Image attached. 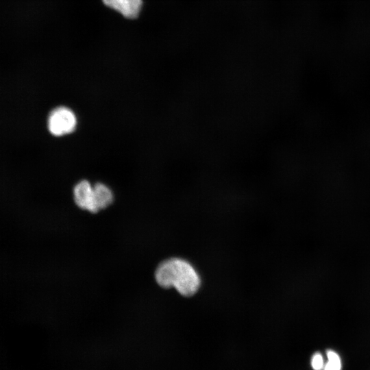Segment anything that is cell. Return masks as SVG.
<instances>
[{
  "label": "cell",
  "mask_w": 370,
  "mask_h": 370,
  "mask_svg": "<svg viewBox=\"0 0 370 370\" xmlns=\"http://www.w3.org/2000/svg\"><path fill=\"white\" fill-rule=\"evenodd\" d=\"M157 283L164 288L173 287L180 295H195L201 285L200 277L188 261L171 258L161 262L155 273Z\"/></svg>",
  "instance_id": "6da1fadb"
},
{
  "label": "cell",
  "mask_w": 370,
  "mask_h": 370,
  "mask_svg": "<svg viewBox=\"0 0 370 370\" xmlns=\"http://www.w3.org/2000/svg\"><path fill=\"white\" fill-rule=\"evenodd\" d=\"M77 125V118L69 108L60 106L53 110L48 117L49 132L55 136H62L73 132Z\"/></svg>",
  "instance_id": "7a4b0ae2"
},
{
  "label": "cell",
  "mask_w": 370,
  "mask_h": 370,
  "mask_svg": "<svg viewBox=\"0 0 370 370\" xmlns=\"http://www.w3.org/2000/svg\"><path fill=\"white\" fill-rule=\"evenodd\" d=\"M74 201L83 210L95 213L93 186L87 180L78 182L73 189Z\"/></svg>",
  "instance_id": "3957f363"
},
{
  "label": "cell",
  "mask_w": 370,
  "mask_h": 370,
  "mask_svg": "<svg viewBox=\"0 0 370 370\" xmlns=\"http://www.w3.org/2000/svg\"><path fill=\"white\" fill-rule=\"evenodd\" d=\"M110 8L128 18H136L142 7V0H102Z\"/></svg>",
  "instance_id": "277c9868"
},
{
  "label": "cell",
  "mask_w": 370,
  "mask_h": 370,
  "mask_svg": "<svg viewBox=\"0 0 370 370\" xmlns=\"http://www.w3.org/2000/svg\"><path fill=\"white\" fill-rule=\"evenodd\" d=\"M94 204L96 212L106 208L113 201L112 191L106 185L97 183L93 186Z\"/></svg>",
  "instance_id": "5b68a950"
},
{
  "label": "cell",
  "mask_w": 370,
  "mask_h": 370,
  "mask_svg": "<svg viewBox=\"0 0 370 370\" xmlns=\"http://www.w3.org/2000/svg\"><path fill=\"white\" fill-rule=\"evenodd\" d=\"M328 360L323 370H341L342 364L339 355L332 349L326 352Z\"/></svg>",
  "instance_id": "8992f818"
},
{
  "label": "cell",
  "mask_w": 370,
  "mask_h": 370,
  "mask_svg": "<svg viewBox=\"0 0 370 370\" xmlns=\"http://www.w3.org/2000/svg\"><path fill=\"white\" fill-rule=\"evenodd\" d=\"M323 356L319 352L314 353L311 358V366L313 370H323L324 367Z\"/></svg>",
  "instance_id": "52a82bcc"
}]
</instances>
